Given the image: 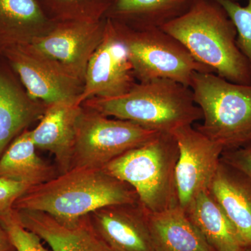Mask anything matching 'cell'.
<instances>
[{"label": "cell", "mask_w": 251, "mask_h": 251, "mask_svg": "<svg viewBox=\"0 0 251 251\" xmlns=\"http://www.w3.org/2000/svg\"><path fill=\"white\" fill-rule=\"evenodd\" d=\"M17 72L31 99L51 105L77 100L83 82L25 46L0 51Z\"/></svg>", "instance_id": "11"}, {"label": "cell", "mask_w": 251, "mask_h": 251, "mask_svg": "<svg viewBox=\"0 0 251 251\" xmlns=\"http://www.w3.org/2000/svg\"><path fill=\"white\" fill-rule=\"evenodd\" d=\"M234 1H235V0H234Z\"/></svg>", "instance_id": "29"}, {"label": "cell", "mask_w": 251, "mask_h": 251, "mask_svg": "<svg viewBox=\"0 0 251 251\" xmlns=\"http://www.w3.org/2000/svg\"><path fill=\"white\" fill-rule=\"evenodd\" d=\"M31 130L18 135L0 158V177L9 178L34 186L57 176L53 167L36 154Z\"/></svg>", "instance_id": "20"}, {"label": "cell", "mask_w": 251, "mask_h": 251, "mask_svg": "<svg viewBox=\"0 0 251 251\" xmlns=\"http://www.w3.org/2000/svg\"><path fill=\"white\" fill-rule=\"evenodd\" d=\"M221 160L242 172L251 179V144L235 150L223 151Z\"/></svg>", "instance_id": "26"}, {"label": "cell", "mask_w": 251, "mask_h": 251, "mask_svg": "<svg viewBox=\"0 0 251 251\" xmlns=\"http://www.w3.org/2000/svg\"><path fill=\"white\" fill-rule=\"evenodd\" d=\"M105 21H57L46 34L24 46L82 81L92 54L101 42Z\"/></svg>", "instance_id": "8"}, {"label": "cell", "mask_w": 251, "mask_h": 251, "mask_svg": "<svg viewBox=\"0 0 251 251\" xmlns=\"http://www.w3.org/2000/svg\"><path fill=\"white\" fill-rule=\"evenodd\" d=\"M186 213L216 251H244L247 249L235 227L209 190L200 193Z\"/></svg>", "instance_id": "19"}, {"label": "cell", "mask_w": 251, "mask_h": 251, "mask_svg": "<svg viewBox=\"0 0 251 251\" xmlns=\"http://www.w3.org/2000/svg\"><path fill=\"white\" fill-rule=\"evenodd\" d=\"M198 62L226 80L251 85V65L237 44L233 23L212 0H197L186 12L160 26Z\"/></svg>", "instance_id": "2"}, {"label": "cell", "mask_w": 251, "mask_h": 251, "mask_svg": "<svg viewBox=\"0 0 251 251\" xmlns=\"http://www.w3.org/2000/svg\"><path fill=\"white\" fill-rule=\"evenodd\" d=\"M113 21L126 47L135 78L140 82L169 79L190 87L195 73H213L198 62L179 41L160 27L133 29Z\"/></svg>", "instance_id": "6"}, {"label": "cell", "mask_w": 251, "mask_h": 251, "mask_svg": "<svg viewBox=\"0 0 251 251\" xmlns=\"http://www.w3.org/2000/svg\"><path fill=\"white\" fill-rule=\"evenodd\" d=\"M138 202L137 193L125 181L103 169L77 167L31 186L15 202L14 209L42 211L72 221L104 206Z\"/></svg>", "instance_id": "1"}, {"label": "cell", "mask_w": 251, "mask_h": 251, "mask_svg": "<svg viewBox=\"0 0 251 251\" xmlns=\"http://www.w3.org/2000/svg\"><path fill=\"white\" fill-rule=\"evenodd\" d=\"M177 142L172 133H159L148 143L126 151L103 170L133 188L150 213L178 205L175 169Z\"/></svg>", "instance_id": "4"}, {"label": "cell", "mask_w": 251, "mask_h": 251, "mask_svg": "<svg viewBox=\"0 0 251 251\" xmlns=\"http://www.w3.org/2000/svg\"><path fill=\"white\" fill-rule=\"evenodd\" d=\"M82 108L77 100L49 105L39 125L31 130L36 148L50 151L55 157L59 174L70 170Z\"/></svg>", "instance_id": "14"}, {"label": "cell", "mask_w": 251, "mask_h": 251, "mask_svg": "<svg viewBox=\"0 0 251 251\" xmlns=\"http://www.w3.org/2000/svg\"><path fill=\"white\" fill-rule=\"evenodd\" d=\"M159 133L133 122L112 120L84 106L77 122L70 169L77 167L103 169L117 157L148 143Z\"/></svg>", "instance_id": "7"}, {"label": "cell", "mask_w": 251, "mask_h": 251, "mask_svg": "<svg viewBox=\"0 0 251 251\" xmlns=\"http://www.w3.org/2000/svg\"><path fill=\"white\" fill-rule=\"evenodd\" d=\"M14 251V248L11 244L9 236L2 226L0 225V251Z\"/></svg>", "instance_id": "27"}, {"label": "cell", "mask_w": 251, "mask_h": 251, "mask_svg": "<svg viewBox=\"0 0 251 251\" xmlns=\"http://www.w3.org/2000/svg\"><path fill=\"white\" fill-rule=\"evenodd\" d=\"M82 105L161 133H172L203 117L190 87L164 78L140 82L120 97L92 98Z\"/></svg>", "instance_id": "3"}, {"label": "cell", "mask_w": 251, "mask_h": 251, "mask_svg": "<svg viewBox=\"0 0 251 251\" xmlns=\"http://www.w3.org/2000/svg\"><path fill=\"white\" fill-rule=\"evenodd\" d=\"M56 22L38 0H0V51L28 45L49 32Z\"/></svg>", "instance_id": "16"}, {"label": "cell", "mask_w": 251, "mask_h": 251, "mask_svg": "<svg viewBox=\"0 0 251 251\" xmlns=\"http://www.w3.org/2000/svg\"><path fill=\"white\" fill-rule=\"evenodd\" d=\"M172 133L179 151L175 169L178 204L186 211L200 193L209 190L224 148L192 125L179 127Z\"/></svg>", "instance_id": "10"}, {"label": "cell", "mask_w": 251, "mask_h": 251, "mask_svg": "<svg viewBox=\"0 0 251 251\" xmlns=\"http://www.w3.org/2000/svg\"><path fill=\"white\" fill-rule=\"evenodd\" d=\"M197 0H113L105 18L138 27H159L184 14Z\"/></svg>", "instance_id": "21"}, {"label": "cell", "mask_w": 251, "mask_h": 251, "mask_svg": "<svg viewBox=\"0 0 251 251\" xmlns=\"http://www.w3.org/2000/svg\"><path fill=\"white\" fill-rule=\"evenodd\" d=\"M220 5L237 30V44L251 65V0L246 6L234 0H212Z\"/></svg>", "instance_id": "23"}, {"label": "cell", "mask_w": 251, "mask_h": 251, "mask_svg": "<svg viewBox=\"0 0 251 251\" xmlns=\"http://www.w3.org/2000/svg\"><path fill=\"white\" fill-rule=\"evenodd\" d=\"M30 187L21 181L0 177V218L11 214L15 202Z\"/></svg>", "instance_id": "25"}, {"label": "cell", "mask_w": 251, "mask_h": 251, "mask_svg": "<svg viewBox=\"0 0 251 251\" xmlns=\"http://www.w3.org/2000/svg\"><path fill=\"white\" fill-rule=\"evenodd\" d=\"M0 225L6 230L15 251H52L44 247L40 237L23 227L14 209L9 215L0 218Z\"/></svg>", "instance_id": "24"}, {"label": "cell", "mask_w": 251, "mask_h": 251, "mask_svg": "<svg viewBox=\"0 0 251 251\" xmlns=\"http://www.w3.org/2000/svg\"><path fill=\"white\" fill-rule=\"evenodd\" d=\"M20 223L52 251H111L99 237L89 215L62 221L39 211L16 210Z\"/></svg>", "instance_id": "13"}, {"label": "cell", "mask_w": 251, "mask_h": 251, "mask_svg": "<svg viewBox=\"0 0 251 251\" xmlns=\"http://www.w3.org/2000/svg\"><path fill=\"white\" fill-rule=\"evenodd\" d=\"M147 216L155 251H216L179 204Z\"/></svg>", "instance_id": "17"}, {"label": "cell", "mask_w": 251, "mask_h": 251, "mask_svg": "<svg viewBox=\"0 0 251 251\" xmlns=\"http://www.w3.org/2000/svg\"><path fill=\"white\" fill-rule=\"evenodd\" d=\"M48 105L31 99L9 77L0 74V154L18 133L41 120Z\"/></svg>", "instance_id": "18"}, {"label": "cell", "mask_w": 251, "mask_h": 251, "mask_svg": "<svg viewBox=\"0 0 251 251\" xmlns=\"http://www.w3.org/2000/svg\"><path fill=\"white\" fill-rule=\"evenodd\" d=\"M46 14L55 21H100L113 0H38Z\"/></svg>", "instance_id": "22"}, {"label": "cell", "mask_w": 251, "mask_h": 251, "mask_svg": "<svg viewBox=\"0 0 251 251\" xmlns=\"http://www.w3.org/2000/svg\"><path fill=\"white\" fill-rule=\"evenodd\" d=\"M101 42L87 64L83 90L77 103L92 98H114L126 94L136 84L126 47L115 21L105 18Z\"/></svg>", "instance_id": "9"}, {"label": "cell", "mask_w": 251, "mask_h": 251, "mask_svg": "<svg viewBox=\"0 0 251 251\" xmlns=\"http://www.w3.org/2000/svg\"><path fill=\"white\" fill-rule=\"evenodd\" d=\"M14 251H16L14 250Z\"/></svg>", "instance_id": "30"}, {"label": "cell", "mask_w": 251, "mask_h": 251, "mask_svg": "<svg viewBox=\"0 0 251 251\" xmlns=\"http://www.w3.org/2000/svg\"><path fill=\"white\" fill-rule=\"evenodd\" d=\"M244 251H251V248H247Z\"/></svg>", "instance_id": "28"}, {"label": "cell", "mask_w": 251, "mask_h": 251, "mask_svg": "<svg viewBox=\"0 0 251 251\" xmlns=\"http://www.w3.org/2000/svg\"><path fill=\"white\" fill-rule=\"evenodd\" d=\"M209 192L231 221L247 248H251V179L220 161Z\"/></svg>", "instance_id": "15"}, {"label": "cell", "mask_w": 251, "mask_h": 251, "mask_svg": "<svg viewBox=\"0 0 251 251\" xmlns=\"http://www.w3.org/2000/svg\"><path fill=\"white\" fill-rule=\"evenodd\" d=\"M89 217L94 230L111 251H155L147 211L139 202L104 206Z\"/></svg>", "instance_id": "12"}, {"label": "cell", "mask_w": 251, "mask_h": 251, "mask_svg": "<svg viewBox=\"0 0 251 251\" xmlns=\"http://www.w3.org/2000/svg\"><path fill=\"white\" fill-rule=\"evenodd\" d=\"M190 89L202 112L196 129L224 151L251 144V85L234 83L214 73L193 74Z\"/></svg>", "instance_id": "5"}]
</instances>
